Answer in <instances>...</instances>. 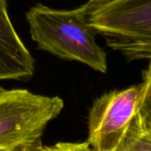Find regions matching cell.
I'll use <instances>...</instances> for the list:
<instances>
[{"mask_svg": "<svg viewBox=\"0 0 151 151\" xmlns=\"http://www.w3.org/2000/svg\"><path fill=\"white\" fill-rule=\"evenodd\" d=\"M58 96L0 87V150H11L42 138L47 125L64 108Z\"/></svg>", "mask_w": 151, "mask_h": 151, "instance_id": "3957f363", "label": "cell"}, {"mask_svg": "<svg viewBox=\"0 0 151 151\" xmlns=\"http://www.w3.org/2000/svg\"><path fill=\"white\" fill-rule=\"evenodd\" d=\"M89 3V23L127 60L151 59V0Z\"/></svg>", "mask_w": 151, "mask_h": 151, "instance_id": "7a4b0ae2", "label": "cell"}, {"mask_svg": "<svg viewBox=\"0 0 151 151\" xmlns=\"http://www.w3.org/2000/svg\"><path fill=\"white\" fill-rule=\"evenodd\" d=\"M117 151H151V127L138 111Z\"/></svg>", "mask_w": 151, "mask_h": 151, "instance_id": "8992f818", "label": "cell"}, {"mask_svg": "<svg viewBox=\"0 0 151 151\" xmlns=\"http://www.w3.org/2000/svg\"><path fill=\"white\" fill-rule=\"evenodd\" d=\"M142 82L143 83V91L138 111L151 127V59L148 68L143 71Z\"/></svg>", "mask_w": 151, "mask_h": 151, "instance_id": "52a82bcc", "label": "cell"}, {"mask_svg": "<svg viewBox=\"0 0 151 151\" xmlns=\"http://www.w3.org/2000/svg\"><path fill=\"white\" fill-rule=\"evenodd\" d=\"M43 148L44 146L42 144V138H40L30 142L20 144L10 151H43Z\"/></svg>", "mask_w": 151, "mask_h": 151, "instance_id": "9c48e42d", "label": "cell"}, {"mask_svg": "<svg viewBox=\"0 0 151 151\" xmlns=\"http://www.w3.org/2000/svg\"><path fill=\"white\" fill-rule=\"evenodd\" d=\"M43 151H93L88 142H58L51 146H44Z\"/></svg>", "mask_w": 151, "mask_h": 151, "instance_id": "ba28073f", "label": "cell"}, {"mask_svg": "<svg viewBox=\"0 0 151 151\" xmlns=\"http://www.w3.org/2000/svg\"><path fill=\"white\" fill-rule=\"evenodd\" d=\"M34 73L35 59L12 24L6 0H0V81H27Z\"/></svg>", "mask_w": 151, "mask_h": 151, "instance_id": "5b68a950", "label": "cell"}, {"mask_svg": "<svg viewBox=\"0 0 151 151\" xmlns=\"http://www.w3.org/2000/svg\"><path fill=\"white\" fill-rule=\"evenodd\" d=\"M31 38L38 47L65 59L81 62L106 73L107 54L97 44L89 23V3L73 10H56L42 4L26 14Z\"/></svg>", "mask_w": 151, "mask_h": 151, "instance_id": "6da1fadb", "label": "cell"}, {"mask_svg": "<svg viewBox=\"0 0 151 151\" xmlns=\"http://www.w3.org/2000/svg\"><path fill=\"white\" fill-rule=\"evenodd\" d=\"M0 151H10V150H0Z\"/></svg>", "mask_w": 151, "mask_h": 151, "instance_id": "8fae6325", "label": "cell"}, {"mask_svg": "<svg viewBox=\"0 0 151 151\" xmlns=\"http://www.w3.org/2000/svg\"><path fill=\"white\" fill-rule=\"evenodd\" d=\"M91 2H95V3H99V2H106V1H111V0H89Z\"/></svg>", "mask_w": 151, "mask_h": 151, "instance_id": "30bf717a", "label": "cell"}, {"mask_svg": "<svg viewBox=\"0 0 151 151\" xmlns=\"http://www.w3.org/2000/svg\"><path fill=\"white\" fill-rule=\"evenodd\" d=\"M142 91L141 82L106 92L94 101L88 113L87 141L93 151H117L138 112Z\"/></svg>", "mask_w": 151, "mask_h": 151, "instance_id": "277c9868", "label": "cell"}]
</instances>
